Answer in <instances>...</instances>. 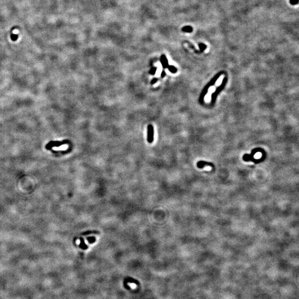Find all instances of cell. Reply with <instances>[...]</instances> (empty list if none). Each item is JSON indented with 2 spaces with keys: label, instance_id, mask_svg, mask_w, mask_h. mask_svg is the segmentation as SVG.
<instances>
[{
  "label": "cell",
  "instance_id": "obj_9",
  "mask_svg": "<svg viewBox=\"0 0 299 299\" xmlns=\"http://www.w3.org/2000/svg\"><path fill=\"white\" fill-rule=\"evenodd\" d=\"M158 80V79L156 78H153L152 79L150 83H151V85H153V84H155L156 83H157Z\"/></svg>",
  "mask_w": 299,
  "mask_h": 299
},
{
  "label": "cell",
  "instance_id": "obj_10",
  "mask_svg": "<svg viewBox=\"0 0 299 299\" xmlns=\"http://www.w3.org/2000/svg\"><path fill=\"white\" fill-rule=\"evenodd\" d=\"M165 75H166L165 71H164V70H162L161 72V78H163L165 77Z\"/></svg>",
  "mask_w": 299,
  "mask_h": 299
},
{
  "label": "cell",
  "instance_id": "obj_2",
  "mask_svg": "<svg viewBox=\"0 0 299 299\" xmlns=\"http://www.w3.org/2000/svg\"><path fill=\"white\" fill-rule=\"evenodd\" d=\"M160 62L164 68H168V67H169V62H168L167 57H166V56H165V55L162 54V56H161Z\"/></svg>",
  "mask_w": 299,
  "mask_h": 299
},
{
  "label": "cell",
  "instance_id": "obj_3",
  "mask_svg": "<svg viewBox=\"0 0 299 299\" xmlns=\"http://www.w3.org/2000/svg\"><path fill=\"white\" fill-rule=\"evenodd\" d=\"M65 142V141H62V142H59V141H56V142H54V141H52V142H51L50 143H49V144H48L47 146H46V148H47L48 149L49 147H53V146L58 147V146H61V145H62L65 144V142Z\"/></svg>",
  "mask_w": 299,
  "mask_h": 299
},
{
  "label": "cell",
  "instance_id": "obj_1",
  "mask_svg": "<svg viewBox=\"0 0 299 299\" xmlns=\"http://www.w3.org/2000/svg\"><path fill=\"white\" fill-rule=\"evenodd\" d=\"M147 141L148 143L151 144L154 140V128L153 125L150 124L147 126Z\"/></svg>",
  "mask_w": 299,
  "mask_h": 299
},
{
  "label": "cell",
  "instance_id": "obj_5",
  "mask_svg": "<svg viewBox=\"0 0 299 299\" xmlns=\"http://www.w3.org/2000/svg\"><path fill=\"white\" fill-rule=\"evenodd\" d=\"M168 69H169V71L171 73H176L177 71V68L173 66V65H169Z\"/></svg>",
  "mask_w": 299,
  "mask_h": 299
},
{
  "label": "cell",
  "instance_id": "obj_7",
  "mask_svg": "<svg viewBox=\"0 0 299 299\" xmlns=\"http://www.w3.org/2000/svg\"><path fill=\"white\" fill-rule=\"evenodd\" d=\"M299 0H289V2L291 5H296L299 3Z\"/></svg>",
  "mask_w": 299,
  "mask_h": 299
},
{
  "label": "cell",
  "instance_id": "obj_8",
  "mask_svg": "<svg viewBox=\"0 0 299 299\" xmlns=\"http://www.w3.org/2000/svg\"><path fill=\"white\" fill-rule=\"evenodd\" d=\"M199 48L201 49V51H203V50H204V49L206 48L207 45H204V44H203V43H199Z\"/></svg>",
  "mask_w": 299,
  "mask_h": 299
},
{
  "label": "cell",
  "instance_id": "obj_4",
  "mask_svg": "<svg viewBox=\"0 0 299 299\" xmlns=\"http://www.w3.org/2000/svg\"><path fill=\"white\" fill-rule=\"evenodd\" d=\"M182 31L186 33H192L193 32V28L191 26H186L182 28Z\"/></svg>",
  "mask_w": 299,
  "mask_h": 299
},
{
  "label": "cell",
  "instance_id": "obj_6",
  "mask_svg": "<svg viewBox=\"0 0 299 299\" xmlns=\"http://www.w3.org/2000/svg\"><path fill=\"white\" fill-rule=\"evenodd\" d=\"M156 71H157V68H156V67H152L151 69H150V71H149V74H151V75H155V73H156Z\"/></svg>",
  "mask_w": 299,
  "mask_h": 299
}]
</instances>
